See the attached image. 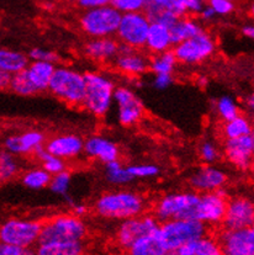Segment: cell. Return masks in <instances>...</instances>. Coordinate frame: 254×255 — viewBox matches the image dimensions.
<instances>
[{
  "label": "cell",
  "mask_w": 254,
  "mask_h": 255,
  "mask_svg": "<svg viewBox=\"0 0 254 255\" xmlns=\"http://www.w3.org/2000/svg\"><path fill=\"white\" fill-rule=\"evenodd\" d=\"M147 200L132 190H115L100 195L94 202V211L105 220L124 221L146 213Z\"/></svg>",
  "instance_id": "1"
},
{
  "label": "cell",
  "mask_w": 254,
  "mask_h": 255,
  "mask_svg": "<svg viewBox=\"0 0 254 255\" xmlns=\"http://www.w3.org/2000/svg\"><path fill=\"white\" fill-rule=\"evenodd\" d=\"M85 77V92L82 108L95 117H104L114 105L115 82L103 72H88Z\"/></svg>",
  "instance_id": "2"
},
{
  "label": "cell",
  "mask_w": 254,
  "mask_h": 255,
  "mask_svg": "<svg viewBox=\"0 0 254 255\" xmlns=\"http://www.w3.org/2000/svg\"><path fill=\"white\" fill-rule=\"evenodd\" d=\"M88 236V226L83 217L74 213H62L42 222L38 243L84 241Z\"/></svg>",
  "instance_id": "3"
},
{
  "label": "cell",
  "mask_w": 254,
  "mask_h": 255,
  "mask_svg": "<svg viewBox=\"0 0 254 255\" xmlns=\"http://www.w3.org/2000/svg\"><path fill=\"white\" fill-rule=\"evenodd\" d=\"M47 90L62 103L79 108L84 99V73L71 67H56Z\"/></svg>",
  "instance_id": "4"
},
{
  "label": "cell",
  "mask_w": 254,
  "mask_h": 255,
  "mask_svg": "<svg viewBox=\"0 0 254 255\" xmlns=\"http://www.w3.org/2000/svg\"><path fill=\"white\" fill-rule=\"evenodd\" d=\"M159 234L169 253L209 234V227L193 218H175L159 225Z\"/></svg>",
  "instance_id": "5"
},
{
  "label": "cell",
  "mask_w": 254,
  "mask_h": 255,
  "mask_svg": "<svg viewBox=\"0 0 254 255\" xmlns=\"http://www.w3.org/2000/svg\"><path fill=\"white\" fill-rule=\"evenodd\" d=\"M198 199L196 191L168 192L155 201L152 215L159 223L175 218H193Z\"/></svg>",
  "instance_id": "6"
},
{
  "label": "cell",
  "mask_w": 254,
  "mask_h": 255,
  "mask_svg": "<svg viewBox=\"0 0 254 255\" xmlns=\"http://www.w3.org/2000/svg\"><path fill=\"white\" fill-rule=\"evenodd\" d=\"M121 16L123 14L111 5L87 9L80 16V28L90 38L114 37Z\"/></svg>",
  "instance_id": "7"
},
{
  "label": "cell",
  "mask_w": 254,
  "mask_h": 255,
  "mask_svg": "<svg viewBox=\"0 0 254 255\" xmlns=\"http://www.w3.org/2000/svg\"><path fill=\"white\" fill-rule=\"evenodd\" d=\"M42 222L27 218H9L0 223V242L17 247L33 248L37 246Z\"/></svg>",
  "instance_id": "8"
},
{
  "label": "cell",
  "mask_w": 254,
  "mask_h": 255,
  "mask_svg": "<svg viewBox=\"0 0 254 255\" xmlns=\"http://www.w3.org/2000/svg\"><path fill=\"white\" fill-rule=\"evenodd\" d=\"M172 49L179 64L199 66L211 58L216 51V41L206 31L173 46Z\"/></svg>",
  "instance_id": "9"
},
{
  "label": "cell",
  "mask_w": 254,
  "mask_h": 255,
  "mask_svg": "<svg viewBox=\"0 0 254 255\" xmlns=\"http://www.w3.org/2000/svg\"><path fill=\"white\" fill-rule=\"evenodd\" d=\"M229 199V192L225 187L211 192H201V194L199 192L193 220L204 223L207 227H216L222 225Z\"/></svg>",
  "instance_id": "10"
},
{
  "label": "cell",
  "mask_w": 254,
  "mask_h": 255,
  "mask_svg": "<svg viewBox=\"0 0 254 255\" xmlns=\"http://www.w3.org/2000/svg\"><path fill=\"white\" fill-rule=\"evenodd\" d=\"M149 25L151 22L143 11L123 14L115 33L116 40L120 45L127 46L129 48H143Z\"/></svg>",
  "instance_id": "11"
},
{
  "label": "cell",
  "mask_w": 254,
  "mask_h": 255,
  "mask_svg": "<svg viewBox=\"0 0 254 255\" xmlns=\"http://www.w3.org/2000/svg\"><path fill=\"white\" fill-rule=\"evenodd\" d=\"M160 223L153 215L148 213H142L136 217L127 218L121 221L118 230L115 233L116 244L120 249L126 252L137 239L146 236L159 228Z\"/></svg>",
  "instance_id": "12"
},
{
  "label": "cell",
  "mask_w": 254,
  "mask_h": 255,
  "mask_svg": "<svg viewBox=\"0 0 254 255\" xmlns=\"http://www.w3.org/2000/svg\"><path fill=\"white\" fill-rule=\"evenodd\" d=\"M114 104L119 124L125 127L134 126L144 116V106L141 99L128 87H116Z\"/></svg>",
  "instance_id": "13"
},
{
  "label": "cell",
  "mask_w": 254,
  "mask_h": 255,
  "mask_svg": "<svg viewBox=\"0 0 254 255\" xmlns=\"http://www.w3.org/2000/svg\"><path fill=\"white\" fill-rule=\"evenodd\" d=\"M224 255H254V228H224L217 236Z\"/></svg>",
  "instance_id": "14"
},
{
  "label": "cell",
  "mask_w": 254,
  "mask_h": 255,
  "mask_svg": "<svg viewBox=\"0 0 254 255\" xmlns=\"http://www.w3.org/2000/svg\"><path fill=\"white\" fill-rule=\"evenodd\" d=\"M254 205L248 196L237 195L229 199L222 226L227 230L253 227Z\"/></svg>",
  "instance_id": "15"
},
{
  "label": "cell",
  "mask_w": 254,
  "mask_h": 255,
  "mask_svg": "<svg viewBox=\"0 0 254 255\" xmlns=\"http://www.w3.org/2000/svg\"><path fill=\"white\" fill-rule=\"evenodd\" d=\"M224 154L231 165L241 171H247L252 168L254 154V136L238 137L225 139Z\"/></svg>",
  "instance_id": "16"
},
{
  "label": "cell",
  "mask_w": 254,
  "mask_h": 255,
  "mask_svg": "<svg viewBox=\"0 0 254 255\" xmlns=\"http://www.w3.org/2000/svg\"><path fill=\"white\" fill-rule=\"evenodd\" d=\"M46 136L38 129H28L21 133L10 134L4 139V149L16 155H36L43 149Z\"/></svg>",
  "instance_id": "17"
},
{
  "label": "cell",
  "mask_w": 254,
  "mask_h": 255,
  "mask_svg": "<svg viewBox=\"0 0 254 255\" xmlns=\"http://www.w3.org/2000/svg\"><path fill=\"white\" fill-rule=\"evenodd\" d=\"M229 176L215 164H204L189 176V185L196 192H211L226 186Z\"/></svg>",
  "instance_id": "18"
},
{
  "label": "cell",
  "mask_w": 254,
  "mask_h": 255,
  "mask_svg": "<svg viewBox=\"0 0 254 255\" xmlns=\"http://www.w3.org/2000/svg\"><path fill=\"white\" fill-rule=\"evenodd\" d=\"M114 66L127 77L138 78L148 72L149 59L138 49L120 45L118 56L114 59Z\"/></svg>",
  "instance_id": "19"
},
{
  "label": "cell",
  "mask_w": 254,
  "mask_h": 255,
  "mask_svg": "<svg viewBox=\"0 0 254 255\" xmlns=\"http://www.w3.org/2000/svg\"><path fill=\"white\" fill-rule=\"evenodd\" d=\"M45 150L63 160L74 159L83 154L84 139L74 133H62L46 139Z\"/></svg>",
  "instance_id": "20"
},
{
  "label": "cell",
  "mask_w": 254,
  "mask_h": 255,
  "mask_svg": "<svg viewBox=\"0 0 254 255\" xmlns=\"http://www.w3.org/2000/svg\"><path fill=\"white\" fill-rule=\"evenodd\" d=\"M143 12L149 22L162 23L168 27L185 15L178 0H144Z\"/></svg>",
  "instance_id": "21"
},
{
  "label": "cell",
  "mask_w": 254,
  "mask_h": 255,
  "mask_svg": "<svg viewBox=\"0 0 254 255\" xmlns=\"http://www.w3.org/2000/svg\"><path fill=\"white\" fill-rule=\"evenodd\" d=\"M83 153L90 159L98 160L103 164L119 160L121 154L120 147L108 137L95 134L84 139Z\"/></svg>",
  "instance_id": "22"
},
{
  "label": "cell",
  "mask_w": 254,
  "mask_h": 255,
  "mask_svg": "<svg viewBox=\"0 0 254 255\" xmlns=\"http://www.w3.org/2000/svg\"><path fill=\"white\" fill-rule=\"evenodd\" d=\"M119 49L120 43L115 37L90 38L84 46V54L92 61L106 63L115 59Z\"/></svg>",
  "instance_id": "23"
},
{
  "label": "cell",
  "mask_w": 254,
  "mask_h": 255,
  "mask_svg": "<svg viewBox=\"0 0 254 255\" xmlns=\"http://www.w3.org/2000/svg\"><path fill=\"white\" fill-rule=\"evenodd\" d=\"M125 253L126 255H168L169 251L165 247L158 228L155 232L137 239Z\"/></svg>",
  "instance_id": "24"
},
{
  "label": "cell",
  "mask_w": 254,
  "mask_h": 255,
  "mask_svg": "<svg viewBox=\"0 0 254 255\" xmlns=\"http://www.w3.org/2000/svg\"><path fill=\"white\" fill-rule=\"evenodd\" d=\"M174 255H224L216 237L210 234L191 241L173 252Z\"/></svg>",
  "instance_id": "25"
},
{
  "label": "cell",
  "mask_w": 254,
  "mask_h": 255,
  "mask_svg": "<svg viewBox=\"0 0 254 255\" xmlns=\"http://www.w3.org/2000/svg\"><path fill=\"white\" fill-rule=\"evenodd\" d=\"M54 69H56V64L51 62L32 61L28 63L27 68L25 69L26 74L37 94L48 89V84H50Z\"/></svg>",
  "instance_id": "26"
},
{
  "label": "cell",
  "mask_w": 254,
  "mask_h": 255,
  "mask_svg": "<svg viewBox=\"0 0 254 255\" xmlns=\"http://www.w3.org/2000/svg\"><path fill=\"white\" fill-rule=\"evenodd\" d=\"M144 47L151 52L152 54L162 53V52L172 49L173 42L170 37L169 27L162 23L151 22L147 32V38Z\"/></svg>",
  "instance_id": "27"
},
{
  "label": "cell",
  "mask_w": 254,
  "mask_h": 255,
  "mask_svg": "<svg viewBox=\"0 0 254 255\" xmlns=\"http://www.w3.org/2000/svg\"><path fill=\"white\" fill-rule=\"evenodd\" d=\"M35 255H85L84 241L40 243L36 246Z\"/></svg>",
  "instance_id": "28"
},
{
  "label": "cell",
  "mask_w": 254,
  "mask_h": 255,
  "mask_svg": "<svg viewBox=\"0 0 254 255\" xmlns=\"http://www.w3.org/2000/svg\"><path fill=\"white\" fill-rule=\"evenodd\" d=\"M169 31L173 46H174L177 43L181 42V41H185L188 38L194 37L198 33H200L201 31H204V28L201 26V23L196 21V20L190 19V17L181 16L169 26Z\"/></svg>",
  "instance_id": "29"
},
{
  "label": "cell",
  "mask_w": 254,
  "mask_h": 255,
  "mask_svg": "<svg viewBox=\"0 0 254 255\" xmlns=\"http://www.w3.org/2000/svg\"><path fill=\"white\" fill-rule=\"evenodd\" d=\"M30 58L24 52L10 48H0V69L9 74H16L27 68Z\"/></svg>",
  "instance_id": "30"
},
{
  "label": "cell",
  "mask_w": 254,
  "mask_h": 255,
  "mask_svg": "<svg viewBox=\"0 0 254 255\" xmlns=\"http://www.w3.org/2000/svg\"><path fill=\"white\" fill-rule=\"evenodd\" d=\"M252 133V121L250 120V117L242 115V114L233 117L230 121L224 122V125H222V134H224L225 139L238 138V137H243Z\"/></svg>",
  "instance_id": "31"
},
{
  "label": "cell",
  "mask_w": 254,
  "mask_h": 255,
  "mask_svg": "<svg viewBox=\"0 0 254 255\" xmlns=\"http://www.w3.org/2000/svg\"><path fill=\"white\" fill-rule=\"evenodd\" d=\"M178 66V61L175 58L172 49L162 52V53L153 54L149 59V68L153 74H173Z\"/></svg>",
  "instance_id": "32"
},
{
  "label": "cell",
  "mask_w": 254,
  "mask_h": 255,
  "mask_svg": "<svg viewBox=\"0 0 254 255\" xmlns=\"http://www.w3.org/2000/svg\"><path fill=\"white\" fill-rule=\"evenodd\" d=\"M21 171L16 155L7 150H0V184L9 183L14 180Z\"/></svg>",
  "instance_id": "33"
},
{
  "label": "cell",
  "mask_w": 254,
  "mask_h": 255,
  "mask_svg": "<svg viewBox=\"0 0 254 255\" xmlns=\"http://www.w3.org/2000/svg\"><path fill=\"white\" fill-rule=\"evenodd\" d=\"M51 175L42 166H33L22 173L21 183L30 190H42L48 187Z\"/></svg>",
  "instance_id": "34"
},
{
  "label": "cell",
  "mask_w": 254,
  "mask_h": 255,
  "mask_svg": "<svg viewBox=\"0 0 254 255\" xmlns=\"http://www.w3.org/2000/svg\"><path fill=\"white\" fill-rule=\"evenodd\" d=\"M105 179L109 184L115 186L127 185L133 181L127 170V166L124 165L120 160H114L105 164Z\"/></svg>",
  "instance_id": "35"
},
{
  "label": "cell",
  "mask_w": 254,
  "mask_h": 255,
  "mask_svg": "<svg viewBox=\"0 0 254 255\" xmlns=\"http://www.w3.org/2000/svg\"><path fill=\"white\" fill-rule=\"evenodd\" d=\"M215 113L217 114L220 120L226 122L240 115L241 108L232 96L224 95L217 99L216 103H215Z\"/></svg>",
  "instance_id": "36"
},
{
  "label": "cell",
  "mask_w": 254,
  "mask_h": 255,
  "mask_svg": "<svg viewBox=\"0 0 254 255\" xmlns=\"http://www.w3.org/2000/svg\"><path fill=\"white\" fill-rule=\"evenodd\" d=\"M9 89L20 96H32L37 94L33 85L31 84L27 74H26V70H22V72L11 75Z\"/></svg>",
  "instance_id": "37"
},
{
  "label": "cell",
  "mask_w": 254,
  "mask_h": 255,
  "mask_svg": "<svg viewBox=\"0 0 254 255\" xmlns=\"http://www.w3.org/2000/svg\"><path fill=\"white\" fill-rule=\"evenodd\" d=\"M37 159L41 162V166L47 171L50 175H56V174L61 173V171L67 170V164L66 160H63L62 158L56 157V155H52L50 153H47L43 149H41L40 152L36 154Z\"/></svg>",
  "instance_id": "38"
},
{
  "label": "cell",
  "mask_w": 254,
  "mask_h": 255,
  "mask_svg": "<svg viewBox=\"0 0 254 255\" xmlns=\"http://www.w3.org/2000/svg\"><path fill=\"white\" fill-rule=\"evenodd\" d=\"M72 183V175L68 170H63L56 175L51 176V181L48 187L53 194L59 196H67L69 191V186Z\"/></svg>",
  "instance_id": "39"
},
{
  "label": "cell",
  "mask_w": 254,
  "mask_h": 255,
  "mask_svg": "<svg viewBox=\"0 0 254 255\" xmlns=\"http://www.w3.org/2000/svg\"><path fill=\"white\" fill-rule=\"evenodd\" d=\"M129 175L132 179H147L154 178L160 173V168L155 164H133V165H127Z\"/></svg>",
  "instance_id": "40"
},
{
  "label": "cell",
  "mask_w": 254,
  "mask_h": 255,
  "mask_svg": "<svg viewBox=\"0 0 254 255\" xmlns=\"http://www.w3.org/2000/svg\"><path fill=\"white\" fill-rule=\"evenodd\" d=\"M199 157L204 164H215L221 157V153L212 140L206 139L199 147Z\"/></svg>",
  "instance_id": "41"
},
{
  "label": "cell",
  "mask_w": 254,
  "mask_h": 255,
  "mask_svg": "<svg viewBox=\"0 0 254 255\" xmlns=\"http://www.w3.org/2000/svg\"><path fill=\"white\" fill-rule=\"evenodd\" d=\"M110 5L121 14L143 11L144 0H111Z\"/></svg>",
  "instance_id": "42"
},
{
  "label": "cell",
  "mask_w": 254,
  "mask_h": 255,
  "mask_svg": "<svg viewBox=\"0 0 254 255\" xmlns=\"http://www.w3.org/2000/svg\"><path fill=\"white\" fill-rule=\"evenodd\" d=\"M28 58L30 61H41V62H51L56 64L59 61V56L54 51L42 48V47H35L28 52Z\"/></svg>",
  "instance_id": "43"
},
{
  "label": "cell",
  "mask_w": 254,
  "mask_h": 255,
  "mask_svg": "<svg viewBox=\"0 0 254 255\" xmlns=\"http://www.w3.org/2000/svg\"><path fill=\"white\" fill-rule=\"evenodd\" d=\"M209 5L216 16H226V15L232 14L235 10V2L230 1V0H209Z\"/></svg>",
  "instance_id": "44"
},
{
  "label": "cell",
  "mask_w": 254,
  "mask_h": 255,
  "mask_svg": "<svg viewBox=\"0 0 254 255\" xmlns=\"http://www.w3.org/2000/svg\"><path fill=\"white\" fill-rule=\"evenodd\" d=\"M184 14H200L206 0H178Z\"/></svg>",
  "instance_id": "45"
},
{
  "label": "cell",
  "mask_w": 254,
  "mask_h": 255,
  "mask_svg": "<svg viewBox=\"0 0 254 255\" xmlns=\"http://www.w3.org/2000/svg\"><path fill=\"white\" fill-rule=\"evenodd\" d=\"M174 82L173 74H154L153 78V87L157 90H165Z\"/></svg>",
  "instance_id": "46"
},
{
  "label": "cell",
  "mask_w": 254,
  "mask_h": 255,
  "mask_svg": "<svg viewBox=\"0 0 254 255\" xmlns=\"http://www.w3.org/2000/svg\"><path fill=\"white\" fill-rule=\"evenodd\" d=\"M79 5L82 7L87 9H94V7H102L110 5L111 0H79Z\"/></svg>",
  "instance_id": "47"
},
{
  "label": "cell",
  "mask_w": 254,
  "mask_h": 255,
  "mask_svg": "<svg viewBox=\"0 0 254 255\" xmlns=\"http://www.w3.org/2000/svg\"><path fill=\"white\" fill-rule=\"evenodd\" d=\"M21 249L22 248H17V247L10 246V244L1 243L0 242V255H17Z\"/></svg>",
  "instance_id": "48"
},
{
  "label": "cell",
  "mask_w": 254,
  "mask_h": 255,
  "mask_svg": "<svg viewBox=\"0 0 254 255\" xmlns=\"http://www.w3.org/2000/svg\"><path fill=\"white\" fill-rule=\"evenodd\" d=\"M10 80H11V74L0 69V90L9 89Z\"/></svg>",
  "instance_id": "49"
},
{
  "label": "cell",
  "mask_w": 254,
  "mask_h": 255,
  "mask_svg": "<svg viewBox=\"0 0 254 255\" xmlns=\"http://www.w3.org/2000/svg\"><path fill=\"white\" fill-rule=\"evenodd\" d=\"M200 16L204 21H211L216 17V14L214 12V10L209 6V5H205L203 7V10L200 11Z\"/></svg>",
  "instance_id": "50"
},
{
  "label": "cell",
  "mask_w": 254,
  "mask_h": 255,
  "mask_svg": "<svg viewBox=\"0 0 254 255\" xmlns=\"http://www.w3.org/2000/svg\"><path fill=\"white\" fill-rule=\"evenodd\" d=\"M72 209H73V212L76 216H79V217H83V216L85 215V213L88 212V207L85 206V205H73L72 206Z\"/></svg>",
  "instance_id": "51"
},
{
  "label": "cell",
  "mask_w": 254,
  "mask_h": 255,
  "mask_svg": "<svg viewBox=\"0 0 254 255\" xmlns=\"http://www.w3.org/2000/svg\"><path fill=\"white\" fill-rule=\"evenodd\" d=\"M242 33L245 37L247 38H253L254 37V26L252 23H247L242 27Z\"/></svg>",
  "instance_id": "52"
},
{
  "label": "cell",
  "mask_w": 254,
  "mask_h": 255,
  "mask_svg": "<svg viewBox=\"0 0 254 255\" xmlns=\"http://www.w3.org/2000/svg\"><path fill=\"white\" fill-rule=\"evenodd\" d=\"M245 105H246V108H248V106H250V111H251V113H253V110H254V96H253V94H250L248 96H246Z\"/></svg>",
  "instance_id": "53"
},
{
  "label": "cell",
  "mask_w": 254,
  "mask_h": 255,
  "mask_svg": "<svg viewBox=\"0 0 254 255\" xmlns=\"http://www.w3.org/2000/svg\"><path fill=\"white\" fill-rule=\"evenodd\" d=\"M17 255H35V249L33 248H22Z\"/></svg>",
  "instance_id": "54"
},
{
  "label": "cell",
  "mask_w": 254,
  "mask_h": 255,
  "mask_svg": "<svg viewBox=\"0 0 254 255\" xmlns=\"http://www.w3.org/2000/svg\"><path fill=\"white\" fill-rule=\"evenodd\" d=\"M230 1H232V2H235V1H240V0H230Z\"/></svg>",
  "instance_id": "55"
},
{
  "label": "cell",
  "mask_w": 254,
  "mask_h": 255,
  "mask_svg": "<svg viewBox=\"0 0 254 255\" xmlns=\"http://www.w3.org/2000/svg\"><path fill=\"white\" fill-rule=\"evenodd\" d=\"M69 1H79V0H69Z\"/></svg>",
  "instance_id": "56"
},
{
  "label": "cell",
  "mask_w": 254,
  "mask_h": 255,
  "mask_svg": "<svg viewBox=\"0 0 254 255\" xmlns=\"http://www.w3.org/2000/svg\"><path fill=\"white\" fill-rule=\"evenodd\" d=\"M168 255H174V254H173V253H169Z\"/></svg>",
  "instance_id": "57"
}]
</instances>
